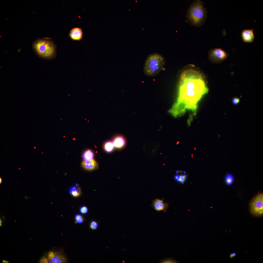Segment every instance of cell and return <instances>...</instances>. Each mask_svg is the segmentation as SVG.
Listing matches in <instances>:
<instances>
[{"instance_id": "4dcf8cb0", "label": "cell", "mask_w": 263, "mask_h": 263, "mask_svg": "<svg viewBox=\"0 0 263 263\" xmlns=\"http://www.w3.org/2000/svg\"><path fill=\"white\" fill-rule=\"evenodd\" d=\"M34 149H35V148H36V147H34Z\"/></svg>"}, {"instance_id": "4fadbf2b", "label": "cell", "mask_w": 263, "mask_h": 263, "mask_svg": "<svg viewBox=\"0 0 263 263\" xmlns=\"http://www.w3.org/2000/svg\"><path fill=\"white\" fill-rule=\"evenodd\" d=\"M235 176L232 173H228L224 176V179L226 184L228 186H231L235 180Z\"/></svg>"}, {"instance_id": "6da1fadb", "label": "cell", "mask_w": 263, "mask_h": 263, "mask_svg": "<svg viewBox=\"0 0 263 263\" xmlns=\"http://www.w3.org/2000/svg\"><path fill=\"white\" fill-rule=\"evenodd\" d=\"M208 91L203 74L193 69L185 70L180 76L175 103L184 105L195 115L198 103Z\"/></svg>"}, {"instance_id": "ba28073f", "label": "cell", "mask_w": 263, "mask_h": 263, "mask_svg": "<svg viewBox=\"0 0 263 263\" xmlns=\"http://www.w3.org/2000/svg\"><path fill=\"white\" fill-rule=\"evenodd\" d=\"M164 199L161 200L156 198L152 200L151 206L154 210L158 212L161 211L165 212H166L169 205L167 203H164Z\"/></svg>"}, {"instance_id": "ac0fdd59", "label": "cell", "mask_w": 263, "mask_h": 263, "mask_svg": "<svg viewBox=\"0 0 263 263\" xmlns=\"http://www.w3.org/2000/svg\"><path fill=\"white\" fill-rule=\"evenodd\" d=\"M98 224L96 221L93 220L90 222L89 227L92 230H95L98 229Z\"/></svg>"}, {"instance_id": "5bb4252c", "label": "cell", "mask_w": 263, "mask_h": 263, "mask_svg": "<svg viewBox=\"0 0 263 263\" xmlns=\"http://www.w3.org/2000/svg\"><path fill=\"white\" fill-rule=\"evenodd\" d=\"M70 193L73 196L77 197L79 196L81 193L80 188L76 186L71 187L69 189Z\"/></svg>"}, {"instance_id": "9a60e30c", "label": "cell", "mask_w": 263, "mask_h": 263, "mask_svg": "<svg viewBox=\"0 0 263 263\" xmlns=\"http://www.w3.org/2000/svg\"><path fill=\"white\" fill-rule=\"evenodd\" d=\"M114 148L115 147L113 143L110 141H108L105 145V149L107 152L108 153L111 152Z\"/></svg>"}, {"instance_id": "4316f807", "label": "cell", "mask_w": 263, "mask_h": 263, "mask_svg": "<svg viewBox=\"0 0 263 263\" xmlns=\"http://www.w3.org/2000/svg\"><path fill=\"white\" fill-rule=\"evenodd\" d=\"M0 179V184H1V183L2 182V180L1 179V178Z\"/></svg>"}, {"instance_id": "30bf717a", "label": "cell", "mask_w": 263, "mask_h": 263, "mask_svg": "<svg viewBox=\"0 0 263 263\" xmlns=\"http://www.w3.org/2000/svg\"><path fill=\"white\" fill-rule=\"evenodd\" d=\"M69 36L73 40L80 41L81 40L83 36L82 29L77 27L73 28L70 31Z\"/></svg>"}, {"instance_id": "8992f818", "label": "cell", "mask_w": 263, "mask_h": 263, "mask_svg": "<svg viewBox=\"0 0 263 263\" xmlns=\"http://www.w3.org/2000/svg\"><path fill=\"white\" fill-rule=\"evenodd\" d=\"M229 54L220 48L211 49L209 51V58L212 63L219 64L226 59Z\"/></svg>"}, {"instance_id": "52a82bcc", "label": "cell", "mask_w": 263, "mask_h": 263, "mask_svg": "<svg viewBox=\"0 0 263 263\" xmlns=\"http://www.w3.org/2000/svg\"><path fill=\"white\" fill-rule=\"evenodd\" d=\"M48 258L53 263H64L67 262L66 257L59 252L50 251L48 254Z\"/></svg>"}, {"instance_id": "f1b7e54d", "label": "cell", "mask_w": 263, "mask_h": 263, "mask_svg": "<svg viewBox=\"0 0 263 263\" xmlns=\"http://www.w3.org/2000/svg\"><path fill=\"white\" fill-rule=\"evenodd\" d=\"M192 157H193V154H192Z\"/></svg>"}, {"instance_id": "ffe728a7", "label": "cell", "mask_w": 263, "mask_h": 263, "mask_svg": "<svg viewBox=\"0 0 263 263\" xmlns=\"http://www.w3.org/2000/svg\"><path fill=\"white\" fill-rule=\"evenodd\" d=\"M187 176L186 175H180L177 182H180L181 183L183 184L185 181L186 178L187 177Z\"/></svg>"}, {"instance_id": "8fae6325", "label": "cell", "mask_w": 263, "mask_h": 263, "mask_svg": "<svg viewBox=\"0 0 263 263\" xmlns=\"http://www.w3.org/2000/svg\"><path fill=\"white\" fill-rule=\"evenodd\" d=\"M82 166L84 169L89 171L96 170L98 167L96 162L93 159L90 160H84L82 162Z\"/></svg>"}, {"instance_id": "603a6c76", "label": "cell", "mask_w": 263, "mask_h": 263, "mask_svg": "<svg viewBox=\"0 0 263 263\" xmlns=\"http://www.w3.org/2000/svg\"><path fill=\"white\" fill-rule=\"evenodd\" d=\"M40 263H48V258H46L45 257H44L40 259Z\"/></svg>"}, {"instance_id": "1f68e13d", "label": "cell", "mask_w": 263, "mask_h": 263, "mask_svg": "<svg viewBox=\"0 0 263 263\" xmlns=\"http://www.w3.org/2000/svg\"><path fill=\"white\" fill-rule=\"evenodd\" d=\"M186 173V172H184V173Z\"/></svg>"}, {"instance_id": "7c38bea8", "label": "cell", "mask_w": 263, "mask_h": 263, "mask_svg": "<svg viewBox=\"0 0 263 263\" xmlns=\"http://www.w3.org/2000/svg\"><path fill=\"white\" fill-rule=\"evenodd\" d=\"M113 143L115 148H122L125 146L126 144V141L123 136H118L115 137Z\"/></svg>"}, {"instance_id": "3957f363", "label": "cell", "mask_w": 263, "mask_h": 263, "mask_svg": "<svg viewBox=\"0 0 263 263\" xmlns=\"http://www.w3.org/2000/svg\"><path fill=\"white\" fill-rule=\"evenodd\" d=\"M165 62L164 57L159 53L150 54L145 63L144 69L145 74L149 77L157 75L162 70Z\"/></svg>"}, {"instance_id": "5b68a950", "label": "cell", "mask_w": 263, "mask_h": 263, "mask_svg": "<svg viewBox=\"0 0 263 263\" xmlns=\"http://www.w3.org/2000/svg\"><path fill=\"white\" fill-rule=\"evenodd\" d=\"M251 213L254 216L259 217L263 214V194L260 192L255 196L251 200L250 205Z\"/></svg>"}, {"instance_id": "83f0119b", "label": "cell", "mask_w": 263, "mask_h": 263, "mask_svg": "<svg viewBox=\"0 0 263 263\" xmlns=\"http://www.w3.org/2000/svg\"><path fill=\"white\" fill-rule=\"evenodd\" d=\"M176 173H178V171H176Z\"/></svg>"}, {"instance_id": "d6a6232c", "label": "cell", "mask_w": 263, "mask_h": 263, "mask_svg": "<svg viewBox=\"0 0 263 263\" xmlns=\"http://www.w3.org/2000/svg\"><path fill=\"white\" fill-rule=\"evenodd\" d=\"M195 150H196V148H195Z\"/></svg>"}, {"instance_id": "7a4b0ae2", "label": "cell", "mask_w": 263, "mask_h": 263, "mask_svg": "<svg viewBox=\"0 0 263 263\" xmlns=\"http://www.w3.org/2000/svg\"><path fill=\"white\" fill-rule=\"evenodd\" d=\"M32 47L36 55L40 58L50 60L56 57V46L50 38L37 39L32 43Z\"/></svg>"}, {"instance_id": "7402d4cb", "label": "cell", "mask_w": 263, "mask_h": 263, "mask_svg": "<svg viewBox=\"0 0 263 263\" xmlns=\"http://www.w3.org/2000/svg\"><path fill=\"white\" fill-rule=\"evenodd\" d=\"M240 99L237 97H235L232 100V103L234 105L237 104L239 102Z\"/></svg>"}, {"instance_id": "d6986e66", "label": "cell", "mask_w": 263, "mask_h": 263, "mask_svg": "<svg viewBox=\"0 0 263 263\" xmlns=\"http://www.w3.org/2000/svg\"><path fill=\"white\" fill-rule=\"evenodd\" d=\"M161 263H176L177 262L172 258H167L161 260L159 262Z\"/></svg>"}, {"instance_id": "e0dca14e", "label": "cell", "mask_w": 263, "mask_h": 263, "mask_svg": "<svg viewBox=\"0 0 263 263\" xmlns=\"http://www.w3.org/2000/svg\"><path fill=\"white\" fill-rule=\"evenodd\" d=\"M75 223L78 224H83L84 221V219L82 216L79 214H77L75 216Z\"/></svg>"}, {"instance_id": "9c48e42d", "label": "cell", "mask_w": 263, "mask_h": 263, "mask_svg": "<svg viewBox=\"0 0 263 263\" xmlns=\"http://www.w3.org/2000/svg\"><path fill=\"white\" fill-rule=\"evenodd\" d=\"M254 29H245L242 31L241 36L244 42L252 43L254 41L255 37L254 32Z\"/></svg>"}, {"instance_id": "f546056e", "label": "cell", "mask_w": 263, "mask_h": 263, "mask_svg": "<svg viewBox=\"0 0 263 263\" xmlns=\"http://www.w3.org/2000/svg\"><path fill=\"white\" fill-rule=\"evenodd\" d=\"M181 172V173H182V172H183V171H181V172Z\"/></svg>"}, {"instance_id": "484cf974", "label": "cell", "mask_w": 263, "mask_h": 263, "mask_svg": "<svg viewBox=\"0 0 263 263\" xmlns=\"http://www.w3.org/2000/svg\"><path fill=\"white\" fill-rule=\"evenodd\" d=\"M3 263H8V261H6V260H3Z\"/></svg>"}, {"instance_id": "cb8c5ba5", "label": "cell", "mask_w": 263, "mask_h": 263, "mask_svg": "<svg viewBox=\"0 0 263 263\" xmlns=\"http://www.w3.org/2000/svg\"><path fill=\"white\" fill-rule=\"evenodd\" d=\"M2 222H3L2 221V220L0 219V226H2Z\"/></svg>"}, {"instance_id": "277c9868", "label": "cell", "mask_w": 263, "mask_h": 263, "mask_svg": "<svg viewBox=\"0 0 263 263\" xmlns=\"http://www.w3.org/2000/svg\"><path fill=\"white\" fill-rule=\"evenodd\" d=\"M207 13L203 2L197 0L194 1L188 9L187 17L192 25L199 26L204 23Z\"/></svg>"}, {"instance_id": "2e32d148", "label": "cell", "mask_w": 263, "mask_h": 263, "mask_svg": "<svg viewBox=\"0 0 263 263\" xmlns=\"http://www.w3.org/2000/svg\"><path fill=\"white\" fill-rule=\"evenodd\" d=\"M94 157V154L90 150H89L86 151L83 155V157L85 160H90L93 159Z\"/></svg>"}, {"instance_id": "44dd1931", "label": "cell", "mask_w": 263, "mask_h": 263, "mask_svg": "<svg viewBox=\"0 0 263 263\" xmlns=\"http://www.w3.org/2000/svg\"><path fill=\"white\" fill-rule=\"evenodd\" d=\"M80 212L83 214L87 213L89 211L88 208L85 206H83L80 208Z\"/></svg>"}, {"instance_id": "d4e9b609", "label": "cell", "mask_w": 263, "mask_h": 263, "mask_svg": "<svg viewBox=\"0 0 263 263\" xmlns=\"http://www.w3.org/2000/svg\"><path fill=\"white\" fill-rule=\"evenodd\" d=\"M230 257L231 258H232L233 257H234L232 253L230 254Z\"/></svg>"}]
</instances>
